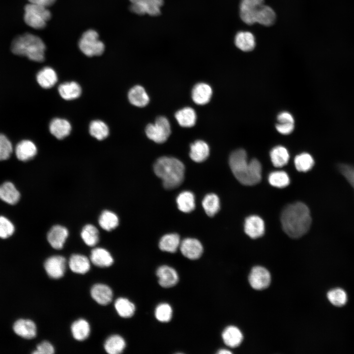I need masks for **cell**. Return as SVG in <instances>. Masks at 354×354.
Here are the masks:
<instances>
[{
  "label": "cell",
  "instance_id": "cell-1",
  "mask_svg": "<svg viewBox=\"0 0 354 354\" xmlns=\"http://www.w3.org/2000/svg\"><path fill=\"white\" fill-rule=\"evenodd\" d=\"M281 222L283 230L289 236L300 237L310 228L311 223L310 211L301 202L289 205L282 212Z\"/></svg>",
  "mask_w": 354,
  "mask_h": 354
},
{
  "label": "cell",
  "instance_id": "cell-2",
  "mask_svg": "<svg viewBox=\"0 0 354 354\" xmlns=\"http://www.w3.org/2000/svg\"><path fill=\"white\" fill-rule=\"evenodd\" d=\"M229 165L235 177L243 185H255L261 180L260 162L256 159L248 162L246 152L243 149H237L231 153Z\"/></svg>",
  "mask_w": 354,
  "mask_h": 354
},
{
  "label": "cell",
  "instance_id": "cell-3",
  "mask_svg": "<svg viewBox=\"0 0 354 354\" xmlns=\"http://www.w3.org/2000/svg\"><path fill=\"white\" fill-rule=\"evenodd\" d=\"M153 170L161 179L163 186L173 189L179 186L184 177L185 167L179 160L172 157L162 156L155 162Z\"/></svg>",
  "mask_w": 354,
  "mask_h": 354
},
{
  "label": "cell",
  "instance_id": "cell-4",
  "mask_svg": "<svg viewBox=\"0 0 354 354\" xmlns=\"http://www.w3.org/2000/svg\"><path fill=\"white\" fill-rule=\"evenodd\" d=\"M46 46L38 36L26 33L16 37L12 41L11 51L13 54L27 57L36 62L44 60Z\"/></svg>",
  "mask_w": 354,
  "mask_h": 354
},
{
  "label": "cell",
  "instance_id": "cell-5",
  "mask_svg": "<svg viewBox=\"0 0 354 354\" xmlns=\"http://www.w3.org/2000/svg\"><path fill=\"white\" fill-rule=\"evenodd\" d=\"M51 17V14L47 7L32 3L25 7L24 21L27 25L34 29L44 28Z\"/></svg>",
  "mask_w": 354,
  "mask_h": 354
},
{
  "label": "cell",
  "instance_id": "cell-6",
  "mask_svg": "<svg viewBox=\"0 0 354 354\" xmlns=\"http://www.w3.org/2000/svg\"><path fill=\"white\" fill-rule=\"evenodd\" d=\"M98 37V34L95 30H89L86 31L79 41V47L82 52L90 57L102 54L105 46Z\"/></svg>",
  "mask_w": 354,
  "mask_h": 354
},
{
  "label": "cell",
  "instance_id": "cell-7",
  "mask_svg": "<svg viewBox=\"0 0 354 354\" xmlns=\"http://www.w3.org/2000/svg\"><path fill=\"white\" fill-rule=\"evenodd\" d=\"M147 137L156 143H163L171 134V126L168 119L165 117L157 118L154 123L148 124L146 128Z\"/></svg>",
  "mask_w": 354,
  "mask_h": 354
},
{
  "label": "cell",
  "instance_id": "cell-8",
  "mask_svg": "<svg viewBox=\"0 0 354 354\" xmlns=\"http://www.w3.org/2000/svg\"><path fill=\"white\" fill-rule=\"evenodd\" d=\"M264 2V0H241L240 16L242 20L248 25L255 23Z\"/></svg>",
  "mask_w": 354,
  "mask_h": 354
},
{
  "label": "cell",
  "instance_id": "cell-9",
  "mask_svg": "<svg viewBox=\"0 0 354 354\" xmlns=\"http://www.w3.org/2000/svg\"><path fill=\"white\" fill-rule=\"evenodd\" d=\"M248 279L253 289L262 290L269 286L271 277L269 271L266 268L261 266H256L252 269Z\"/></svg>",
  "mask_w": 354,
  "mask_h": 354
},
{
  "label": "cell",
  "instance_id": "cell-10",
  "mask_svg": "<svg viewBox=\"0 0 354 354\" xmlns=\"http://www.w3.org/2000/svg\"><path fill=\"white\" fill-rule=\"evenodd\" d=\"M44 266L45 271L50 277L59 279L64 274L66 261L63 256L55 255L48 258L45 261Z\"/></svg>",
  "mask_w": 354,
  "mask_h": 354
},
{
  "label": "cell",
  "instance_id": "cell-11",
  "mask_svg": "<svg viewBox=\"0 0 354 354\" xmlns=\"http://www.w3.org/2000/svg\"><path fill=\"white\" fill-rule=\"evenodd\" d=\"M179 246L182 255L190 260L199 258L203 252L202 244L195 238H185L180 242Z\"/></svg>",
  "mask_w": 354,
  "mask_h": 354
},
{
  "label": "cell",
  "instance_id": "cell-12",
  "mask_svg": "<svg viewBox=\"0 0 354 354\" xmlns=\"http://www.w3.org/2000/svg\"><path fill=\"white\" fill-rule=\"evenodd\" d=\"M68 236V231L64 226L57 225L52 227L47 234V240L54 249L62 248Z\"/></svg>",
  "mask_w": 354,
  "mask_h": 354
},
{
  "label": "cell",
  "instance_id": "cell-13",
  "mask_svg": "<svg viewBox=\"0 0 354 354\" xmlns=\"http://www.w3.org/2000/svg\"><path fill=\"white\" fill-rule=\"evenodd\" d=\"M156 275L158 278L159 285L164 288H170L175 286L178 281V276L173 268L163 265L158 268Z\"/></svg>",
  "mask_w": 354,
  "mask_h": 354
},
{
  "label": "cell",
  "instance_id": "cell-14",
  "mask_svg": "<svg viewBox=\"0 0 354 354\" xmlns=\"http://www.w3.org/2000/svg\"><path fill=\"white\" fill-rule=\"evenodd\" d=\"M244 231L251 238H257L262 236L265 232V224L263 219L256 215L248 217L245 221Z\"/></svg>",
  "mask_w": 354,
  "mask_h": 354
},
{
  "label": "cell",
  "instance_id": "cell-15",
  "mask_svg": "<svg viewBox=\"0 0 354 354\" xmlns=\"http://www.w3.org/2000/svg\"><path fill=\"white\" fill-rule=\"evenodd\" d=\"M92 298L98 304L106 305L109 304L113 299V292L108 286L104 284H96L90 290Z\"/></svg>",
  "mask_w": 354,
  "mask_h": 354
},
{
  "label": "cell",
  "instance_id": "cell-16",
  "mask_svg": "<svg viewBox=\"0 0 354 354\" xmlns=\"http://www.w3.org/2000/svg\"><path fill=\"white\" fill-rule=\"evenodd\" d=\"M212 90L210 86L205 83L196 84L192 90L191 96L193 101L200 105H205L211 99Z\"/></svg>",
  "mask_w": 354,
  "mask_h": 354
},
{
  "label": "cell",
  "instance_id": "cell-17",
  "mask_svg": "<svg viewBox=\"0 0 354 354\" xmlns=\"http://www.w3.org/2000/svg\"><path fill=\"white\" fill-rule=\"evenodd\" d=\"M13 330L17 335L26 339L33 338L36 334V325L30 320H18L13 325Z\"/></svg>",
  "mask_w": 354,
  "mask_h": 354
},
{
  "label": "cell",
  "instance_id": "cell-18",
  "mask_svg": "<svg viewBox=\"0 0 354 354\" xmlns=\"http://www.w3.org/2000/svg\"><path fill=\"white\" fill-rule=\"evenodd\" d=\"M37 150L36 146L34 143L28 140H24L17 144L15 153L19 160L27 161L35 156Z\"/></svg>",
  "mask_w": 354,
  "mask_h": 354
},
{
  "label": "cell",
  "instance_id": "cell-19",
  "mask_svg": "<svg viewBox=\"0 0 354 354\" xmlns=\"http://www.w3.org/2000/svg\"><path fill=\"white\" fill-rule=\"evenodd\" d=\"M90 258L93 265L100 267H109L114 262V259L110 253L106 249L101 247L93 249L91 252Z\"/></svg>",
  "mask_w": 354,
  "mask_h": 354
},
{
  "label": "cell",
  "instance_id": "cell-20",
  "mask_svg": "<svg viewBox=\"0 0 354 354\" xmlns=\"http://www.w3.org/2000/svg\"><path fill=\"white\" fill-rule=\"evenodd\" d=\"M71 126L65 119L55 118L50 122L49 130L51 133L58 139H62L70 133Z\"/></svg>",
  "mask_w": 354,
  "mask_h": 354
},
{
  "label": "cell",
  "instance_id": "cell-21",
  "mask_svg": "<svg viewBox=\"0 0 354 354\" xmlns=\"http://www.w3.org/2000/svg\"><path fill=\"white\" fill-rule=\"evenodd\" d=\"M209 148L207 144L202 140H197L190 145L189 156L196 162H202L209 156Z\"/></svg>",
  "mask_w": 354,
  "mask_h": 354
},
{
  "label": "cell",
  "instance_id": "cell-22",
  "mask_svg": "<svg viewBox=\"0 0 354 354\" xmlns=\"http://www.w3.org/2000/svg\"><path fill=\"white\" fill-rule=\"evenodd\" d=\"M70 269L74 273L85 274L90 267V261L85 255L74 254L71 256L68 262Z\"/></svg>",
  "mask_w": 354,
  "mask_h": 354
},
{
  "label": "cell",
  "instance_id": "cell-23",
  "mask_svg": "<svg viewBox=\"0 0 354 354\" xmlns=\"http://www.w3.org/2000/svg\"><path fill=\"white\" fill-rule=\"evenodd\" d=\"M129 102L133 105L143 107L149 103V98L145 88L139 85L130 89L128 93Z\"/></svg>",
  "mask_w": 354,
  "mask_h": 354
},
{
  "label": "cell",
  "instance_id": "cell-24",
  "mask_svg": "<svg viewBox=\"0 0 354 354\" xmlns=\"http://www.w3.org/2000/svg\"><path fill=\"white\" fill-rule=\"evenodd\" d=\"M38 84L43 88H49L53 87L58 81L55 71L50 67H45L40 70L36 75Z\"/></svg>",
  "mask_w": 354,
  "mask_h": 354
},
{
  "label": "cell",
  "instance_id": "cell-25",
  "mask_svg": "<svg viewBox=\"0 0 354 354\" xmlns=\"http://www.w3.org/2000/svg\"><path fill=\"white\" fill-rule=\"evenodd\" d=\"M222 337L225 344L231 348L238 347L243 340L240 330L237 327L232 325L227 327L224 330Z\"/></svg>",
  "mask_w": 354,
  "mask_h": 354
},
{
  "label": "cell",
  "instance_id": "cell-26",
  "mask_svg": "<svg viewBox=\"0 0 354 354\" xmlns=\"http://www.w3.org/2000/svg\"><path fill=\"white\" fill-rule=\"evenodd\" d=\"M20 193L10 182H5L0 185V199L10 205L16 204L19 200Z\"/></svg>",
  "mask_w": 354,
  "mask_h": 354
},
{
  "label": "cell",
  "instance_id": "cell-27",
  "mask_svg": "<svg viewBox=\"0 0 354 354\" xmlns=\"http://www.w3.org/2000/svg\"><path fill=\"white\" fill-rule=\"evenodd\" d=\"M175 116L179 125L184 127L193 126L197 120V115L195 110L189 107H184L177 111Z\"/></svg>",
  "mask_w": 354,
  "mask_h": 354
},
{
  "label": "cell",
  "instance_id": "cell-28",
  "mask_svg": "<svg viewBox=\"0 0 354 354\" xmlns=\"http://www.w3.org/2000/svg\"><path fill=\"white\" fill-rule=\"evenodd\" d=\"M60 96L66 100L78 98L82 92L80 86L75 82H65L60 84L58 88Z\"/></svg>",
  "mask_w": 354,
  "mask_h": 354
},
{
  "label": "cell",
  "instance_id": "cell-29",
  "mask_svg": "<svg viewBox=\"0 0 354 354\" xmlns=\"http://www.w3.org/2000/svg\"><path fill=\"white\" fill-rule=\"evenodd\" d=\"M236 46L242 51H252L255 46V39L253 34L249 31H239L235 38Z\"/></svg>",
  "mask_w": 354,
  "mask_h": 354
},
{
  "label": "cell",
  "instance_id": "cell-30",
  "mask_svg": "<svg viewBox=\"0 0 354 354\" xmlns=\"http://www.w3.org/2000/svg\"><path fill=\"white\" fill-rule=\"evenodd\" d=\"M71 331L74 339L78 341H83L89 335L90 325L86 320L80 319L72 323Z\"/></svg>",
  "mask_w": 354,
  "mask_h": 354
},
{
  "label": "cell",
  "instance_id": "cell-31",
  "mask_svg": "<svg viewBox=\"0 0 354 354\" xmlns=\"http://www.w3.org/2000/svg\"><path fill=\"white\" fill-rule=\"evenodd\" d=\"M126 343L124 339L118 334L109 336L105 341L104 348L109 354H119L124 350Z\"/></svg>",
  "mask_w": 354,
  "mask_h": 354
},
{
  "label": "cell",
  "instance_id": "cell-32",
  "mask_svg": "<svg viewBox=\"0 0 354 354\" xmlns=\"http://www.w3.org/2000/svg\"><path fill=\"white\" fill-rule=\"evenodd\" d=\"M195 200L194 194L188 191L180 192L177 197L178 208L182 212L189 213L195 208Z\"/></svg>",
  "mask_w": 354,
  "mask_h": 354
},
{
  "label": "cell",
  "instance_id": "cell-33",
  "mask_svg": "<svg viewBox=\"0 0 354 354\" xmlns=\"http://www.w3.org/2000/svg\"><path fill=\"white\" fill-rule=\"evenodd\" d=\"M180 237L178 235L168 234L161 238L159 242V247L162 251L174 253L180 246Z\"/></svg>",
  "mask_w": 354,
  "mask_h": 354
},
{
  "label": "cell",
  "instance_id": "cell-34",
  "mask_svg": "<svg viewBox=\"0 0 354 354\" xmlns=\"http://www.w3.org/2000/svg\"><path fill=\"white\" fill-rule=\"evenodd\" d=\"M98 222L100 226L103 229L110 231L118 226L119 219L115 213L110 210H105L100 214Z\"/></svg>",
  "mask_w": 354,
  "mask_h": 354
},
{
  "label": "cell",
  "instance_id": "cell-35",
  "mask_svg": "<svg viewBox=\"0 0 354 354\" xmlns=\"http://www.w3.org/2000/svg\"><path fill=\"white\" fill-rule=\"evenodd\" d=\"M270 157L275 167H281L287 164L290 156L285 148L278 146L272 149L270 152Z\"/></svg>",
  "mask_w": 354,
  "mask_h": 354
},
{
  "label": "cell",
  "instance_id": "cell-36",
  "mask_svg": "<svg viewBox=\"0 0 354 354\" xmlns=\"http://www.w3.org/2000/svg\"><path fill=\"white\" fill-rule=\"evenodd\" d=\"M202 206L206 214L210 217L214 216L220 209V201L218 197L214 193L206 195L203 201Z\"/></svg>",
  "mask_w": 354,
  "mask_h": 354
},
{
  "label": "cell",
  "instance_id": "cell-37",
  "mask_svg": "<svg viewBox=\"0 0 354 354\" xmlns=\"http://www.w3.org/2000/svg\"><path fill=\"white\" fill-rule=\"evenodd\" d=\"M115 308L118 314L122 318H130L135 311L134 304L127 298L119 297L115 302Z\"/></svg>",
  "mask_w": 354,
  "mask_h": 354
},
{
  "label": "cell",
  "instance_id": "cell-38",
  "mask_svg": "<svg viewBox=\"0 0 354 354\" xmlns=\"http://www.w3.org/2000/svg\"><path fill=\"white\" fill-rule=\"evenodd\" d=\"M81 236L86 244L89 246H93L99 241V232L94 225L87 224L82 229Z\"/></svg>",
  "mask_w": 354,
  "mask_h": 354
},
{
  "label": "cell",
  "instance_id": "cell-39",
  "mask_svg": "<svg viewBox=\"0 0 354 354\" xmlns=\"http://www.w3.org/2000/svg\"><path fill=\"white\" fill-rule=\"evenodd\" d=\"M90 134L98 140H102L109 135V129L107 125L100 120H95L91 122L89 126Z\"/></svg>",
  "mask_w": 354,
  "mask_h": 354
},
{
  "label": "cell",
  "instance_id": "cell-40",
  "mask_svg": "<svg viewBox=\"0 0 354 354\" xmlns=\"http://www.w3.org/2000/svg\"><path fill=\"white\" fill-rule=\"evenodd\" d=\"M275 18L274 10L270 7L264 4L257 16L256 23L265 26H271L274 23Z\"/></svg>",
  "mask_w": 354,
  "mask_h": 354
},
{
  "label": "cell",
  "instance_id": "cell-41",
  "mask_svg": "<svg viewBox=\"0 0 354 354\" xmlns=\"http://www.w3.org/2000/svg\"><path fill=\"white\" fill-rule=\"evenodd\" d=\"M294 161L296 169L299 172H307L314 164L313 157L307 153H302L297 155Z\"/></svg>",
  "mask_w": 354,
  "mask_h": 354
},
{
  "label": "cell",
  "instance_id": "cell-42",
  "mask_svg": "<svg viewBox=\"0 0 354 354\" xmlns=\"http://www.w3.org/2000/svg\"><path fill=\"white\" fill-rule=\"evenodd\" d=\"M269 183L278 188H283L289 185L290 178L288 174L284 171H275L268 176Z\"/></svg>",
  "mask_w": 354,
  "mask_h": 354
},
{
  "label": "cell",
  "instance_id": "cell-43",
  "mask_svg": "<svg viewBox=\"0 0 354 354\" xmlns=\"http://www.w3.org/2000/svg\"><path fill=\"white\" fill-rule=\"evenodd\" d=\"M327 296L330 303L336 306H343L347 301L346 293L343 290L339 288L329 291Z\"/></svg>",
  "mask_w": 354,
  "mask_h": 354
},
{
  "label": "cell",
  "instance_id": "cell-44",
  "mask_svg": "<svg viewBox=\"0 0 354 354\" xmlns=\"http://www.w3.org/2000/svg\"><path fill=\"white\" fill-rule=\"evenodd\" d=\"M173 311L171 306L166 303L159 304L155 310V316L161 322H168L172 318Z\"/></svg>",
  "mask_w": 354,
  "mask_h": 354
},
{
  "label": "cell",
  "instance_id": "cell-45",
  "mask_svg": "<svg viewBox=\"0 0 354 354\" xmlns=\"http://www.w3.org/2000/svg\"><path fill=\"white\" fill-rule=\"evenodd\" d=\"M12 145L7 137L0 134V160L9 158L12 152Z\"/></svg>",
  "mask_w": 354,
  "mask_h": 354
},
{
  "label": "cell",
  "instance_id": "cell-46",
  "mask_svg": "<svg viewBox=\"0 0 354 354\" xmlns=\"http://www.w3.org/2000/svg\"><path fill=\"white\" fill-rule=\"evenodd\" d=\"M14 232L13 224L6 218L0 216V237L6 238Z\"/></svg>",
  "mask_w": 354,
  "mask_h": 354
},
{
  "label": "cell",
  "instance_id": "cell-47",
  "mask_svg": "<svg viewBox=\"0 0 354 354\" xmlns=\"http://www.w3.org/2000/svg\"><path fill=\"white\" fill-rule=\"evenodd\" d=\"M163 3V0H146L147 14L152 16L159 15Z\"/></svg>",
  "mask_w": 354,
  "mask_h": 354
},
{
  "label": "cell",
  "instance_id": "cell-48",
  "mask_svg": "<svg viewBox=\"0 0 354 354\" xmlns=\"http://www.w3.org/2000/svg\"><path fill=\"white\" fill-rule=\"evenodd\" d=\"M339 170L354 188V167L346 164L339 166Z\"/></svg>",
  "mask_w": 354,
  "mask_h": 354
},
{
  "label": "cell",
  "instance_id": "cell-49",
  "mask_svg": "<svg viewBox=\"0 0 354 354\" xmlns=\"http://www.w3.org/2000/svg\"><path fill=\"white\" fill-rule=\"evenodd\" d=\"M55 353L53 346L48 341H45L37 346L33 354H53Z\"/></svg>",
  "mask_w": 354,
  "mask_h": 354
},
{
  "label": "cell",
  "instance_id": "cell-50",
  "mask_svg": "<svg viewBox=\"0 0 354 354\" xmlns=\"http://www.w3.org/2000/svg\"><path fill=\"white\" fill-rule=\"evenodd\" d=\"M277 130L281 134L287 135L292 132L294 129L293 123H278L276 125Z\"/></svg>",
  "mask_w": 354,
  "mask_h": 354
},
{
  "label": "cell",
  "instance_id": "cell-51",
  "mask_svg": "<svg viewBox=\"0 0 354 354\" xmlns=\"http://www.w3.org/2000/svg\"><path fill=\"white\" fill-rule=\"evenodd\" d=\"M277 120L278 123H294V119L292 115L287 112H283L277 116Z\"/></svg>",
  "mask_w": 354,
  "mask_h": 354
},
{
  "label": "cell",
  "instance_id": "cell-52",
  "mask_svg": "<svg viewBox=\"0 0 354 354\" xmlns=\"http://www.w3.org/2000/svg\"><path fill=\"white\" fill-rule=\"evenodd\" d=\"M30 3H32L44 6L46 7L50 6L54 3L56 0H28Z\"/></svg>",
  "mask_w": 354,
  "mask_h": 354
},
{
  "label": "cell",
  "instance_id": "cell-53",
  "mask_svg": "<svg viewBox=\"0 0 354 354\" xmlns=\"http://www.w3.org/2000/svg\"><path fill=\"white\" fill-rule=\"evenodd\" d=\"M219 354H232V352L226 349H221L219 350V351L217 352Z\"/></svg>",
  "mask_w": 354,
  "mask_h": 354
}]
</instances>
